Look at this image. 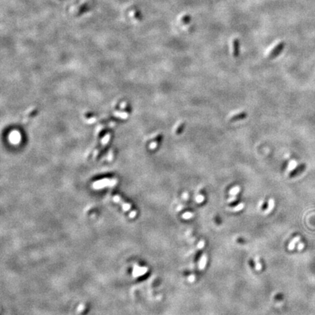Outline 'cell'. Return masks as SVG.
<instances>
[{
  "mask_svg": "<svg viewBox=\"0 0 315 315\" xmlns=\"http://www.w3.org/2000/svg\"><path fill=\"white\" fill-rule=\"evenodd\" d=\"M284 47V43H283V42L280 43L279 44L276 45V46H275L274 48L271 50L270 54H269V58H274L276 56H277L278 55L280 54L281 52H282V50H283Z\"/></svg>",
  "mask_w": 315,
  "mask_h": 315,
  "instance_id": "1",
  "label": "cell"
},
{
  "mask_svg": "<svg viewBox=\"0 0 315 315\" xmlns=\"http://www.w3.org/2000/svg\"><path fill=\"white\" fill-rule=\"evenodd\" d=\"M306 164H303V163L299 164L298 166H297L295 169H293L291 172H290L289 177H294V176H296L298 174H301V172H304L305 169H306Z\"/></svg>",
  "mask_w": 315,
  "mask_h": 315,
  "instance_id": "2",
  "label": "cell"
},
{
  "mask_svg": "<svg viewBox=\"0 0 315 315\" xmlns=\"http://www.w3.org/2000/svg\"><path fill=\"white\" fill-rule=\"evenodd\" d=\"M246 116H247V114H246V112H241V113H236L235 114V115H232L230 117V121H231V122H234V121H237V120H242V119H244L246 118Z\"/></svg>",
  "mask_w": 315,
  "mask_h": 315,
  "instance_id": "3",
  "label": "cell"
},
{
  "mask_svg": "<svg viewBox=\"0 0 315 315\" xmlns=\"http://www.w3.org/2000/svg\"><path fill=\"white\" fill-rule=\"evenodd\" d=\"M240 51V43L237 39L233 41V54L235 57L239 56Z\"/></svg>",
  "mask_w": 315,
  "mask_h": 315,
  "instance_id": "4",
  "label": "cell"
},
{
  "mask_svg": "<svg viewBox=\"0 0 315 315\" xmlns=\"http://www.w3.org/2000/svg\"><path fill=\"white\" fill-rule=\"evenodd\" d=\"M206 263H207V256H206V254H203L202 258H201L200 261H199L198 263V267L200 270H203L204 269L205 267H206Z\"/></svg>",
  "mask_w": 315,
  "mask_h": 315,
  "instance_id": "5",
  "label": "cell"
},
{
  "mask_svg": "<svg viewBox=\"0 0 315 315\" xmlns=\"http://www.w3.org/2000/svg\"><path fill=\"white\" fill-rule=\"evenodd\" d=\"M185 122H182L180 123L179 125H178V126L176 127V130H175V133L176 135H180V134H181L182 133H183V132L184 131V128H185Z\"/></svg>",
  "mask_w": 315,
  "mask_h": 315,
  "instance_id": "6",
  "label": "cell"
},
{
  "mask_svg": "<svg viewBox=\"0 0 315 315\" xmlns=\"http://www.w3.org/2000/svg\"><path fill=\"white\" fill-rule=\"evenodd\" d=\"M274 208V201L273 199H270L269 201V205L267 209L265 211V214H269L270 212L272 211L273 209Z\"/></svg>",
  "mask_w": 315,
  "mask_h": 315,
  "instance_id": "7",
  "label": "cell"
},
{
  "mask_svg": "<svg viewBox=\"0 0 315 315\" xmlns=\"http://www.w3.org/2000/svg\"><path fill=\"white\" fill-rule=\"evenodd\" d=\"M299 240H300V237L299 236H297V237H295V239H293L290 242L289 246H288V249H289L290 250H293L294 248H295V244L298 242Z\"/></svg>",
  "mask_w": 315,
  "mask_h": 315,
  "instance_id": "8",
  "label": "cell"
},
{
  "mask_svg": "<svg viewBox=\"0 0 315 315\" xmlns=\"http://www.w3.org/2000/svg\"><path fill=\"white\" fill-rule=\"evenodd\" d=\"M255 269H256V271H261V268H262V265H261V263H260L258 256H257V257H256L255 258Z\"/></svg>",
  "mask_w": 315,
  "mask_h": 315,
  "instance_id": "9",
  "label": "cell"
},
{
  "mask_svg": "<svg viewBox=\"0 0 315 315\" xmlns=\"http://www.w3.org/2000/svg\"><path fill=\"white\" fill-rule=\"evenodd\" d=\"M244 204H242V203H241V204H239V205H237V206H236V207H233V208H231V209L232 210V211L233 212H239L240 211V210H242L243 208H244Z\"/></svg>",
  "mask_w": 315,
  "mask_h": 315,
  "instance_id": "10",
  "label": "cell"
},
{
  "mask_svg": "<svg viewBox=\"0 0 315 315\" xmlns=\"http://www.w3.org/2000/svg\"><path fill=\"white\" fill-rule=\"evenodd\" d=\"M193 217V214L190 212H187L183 214V218L185 220H189Z\"/></svg>",
  "mask_w": 315,
  "mask_h": 315,
  "instance_id": "11",
  "label": "cell"
},
{
  "mask_svg": "<svg viewBox=\"0 0 315 315\" xmlns=\"http://www.w3.org/2000/svg\"><path fill=\"white\" fill-rule=\"evenodd\" d=\"M240 191V187H235L231 190L230 194L231 195H236L237 193Z\"/></svg>",
  "mask_w": 315,
  "mask_h": 315,
  "instance_id": "12",
  "label": "cell"
},
{
  "mask_svg": "<svg viewBox=\"0 0 315 315\" xmlns=\"http://www.w3.org/2000/svg\"><path fill=\"white\" fill-rule=\"evenodd\" d=\"M190 20H191V16H184L183 18L182 19V21H183V23H185V24H188V23L190 22Z\"/></svg>",
  "mask_w": 315,
  "mask_h": 315,
  "instance_id": "13",
  "label": "cell"
},
{
  "mask_svg": "<svg viewBox=\"0 0 315 315\" xmlns=\"http://www.w3.org/2000/svg\"><path fill=\"white\" fill-rule=\"evenodd\" d=\"M195 200H196V202L197 203H202V202H204V197L203 196V195H199L198 196L196 197V199H195Z\"/></svg>",
  "mask_w": 315,
  "mask_h": 315,
  "instance_id": "14",
  "label": "cell"
},
{
  "mask_svg": "<svg viewBox=\"0 0 315 315\" xmlns=\"http://www.w3.org/2000/svg\"><path fill=\"white\" fill-rule=\"evenodd\" d=\"M204 244H205L204 241H203V240L201 241V242L198 244V249H202V248L204 246Z\"/></svg>",
  "mask_w": 315,
  "mask_h": 315,
  "instance_id": "15",
  "label": "cell"
},
{
  "mask_svg": "<svg viewBox=\"0 0 315 315\" xmlns=\"http://www.w3.org/2000/svg\"><path fill=\"white\" fill-rule=\"evenodd\" d=\"M195 276H194V275H191V276L188 277V281L190 282H193L195 281Z\"/></svg>",
  "mask_w": 315,
  "mask_h": 315,
  "instance_id": "16",
  "label": "cell"
},
{
  "mask_svg": "<svg viewBox=\"0 0 315 315\" xmlns=\"http://www.w3.org/2000/svg\"><path fill=\"white\" fill-rule=\"evenodd\" d=\"M236 196H235V195H233V197H231V198H230L228 199V202H229V203H231V202H235V201H236Z\"/></svg>",
  "mask_w": 315,
  "mask_h": 315,
  "instance_id": "17",
  "label": "cell"
},
{
  "mask_svg": "<svg viewBox=\"0 0 315 315\" xmlns=\"http://www.w3.org/2000/svg\"><path fill=\"white\" fill-rule=\"evenodd\" d=\"M303 246H304V244H302V243H301V244H300L299 246H298V250H302L303 248Z\"/></svg>",
  "mask_w": 315,
  "mask_h": 315,
  "instance_id": "18",
  "label": "cell"
}]
</instances>
